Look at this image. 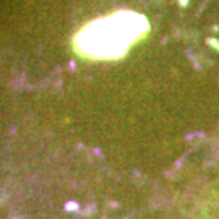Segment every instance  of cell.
Returning <instances> with one entry per match:
<instances>
[{"label": "cell", "instance_id": "cell-1", "mask_svg": "<svg viewBox=\"0 0 219 219\" xmlns=\"http://www.w3.org/2000/svg\"><path fill=\"white\" fill-rule=\"evenodd\" d=\"M148 23L132 12H120L83 28L77 36V47L81 54L96 58H115L125 54L132 42L143 36Z\"/></svg>", "mask_w": 219, "mask_h": 219}]
</instances>
